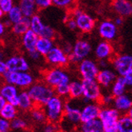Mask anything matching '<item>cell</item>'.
Listing matches in <instances>:
<instances>
[{"label": "cell", "mask_w": 132, "mask_h": 132, "mask_svg": "<svg viewBox=\"0 0 132 132\" xmlns=\"http://www.w3.org/2000/svg\"><path fill=\"white\" fill-rule=\"evenodd\" d=\"M35 105L44 106L49 99L55 95L54 89L44 82L33 83L28 89Z\"/></svg>", "instance_id": "obj_1"}, {"label": "cell", "mask_w": 132, "mask_h": 132, "mask_svg": "<svg viewBox=\"0 0 132 132\" xmlns=\"http://www.w3.org/2000/svg\"><path fill=\"white\" fill-rule=\"evenodd\" d=\"M64 104L63 97L55 94L44 105L48 122L57 124L61 122L64 117Z\"/></svg>", "instance_id": "obj_2"}, {"label": "cell", "mask_w": 132, "mask_h": 132, "mask_svg": "<svg viewBox=\"0 0 132 132\" xmlns=\"http://www.w3.org/2000/svg\"><path fill=\"white\" fill-rule=\"evenodd\" d=\"M121 113L115 107L102 108L99 118L101 119L104 132H118V123Z\"/></svg>", "instance_id": "obj_3"}, {"label": "cell", "mask_w": 132, "mask_h": 132, "mask_svg": "<svg viewBox=\"0 0 132 132\" xmlns=\"http://www.w3.org/2000/svg\"><path fill=\"white\" fill-rule=\"evenodd\" d=\"M6 83L15 85L18 88H29L34 82L33 77L27 72L6 71L2 75Z\"/></svg>", "instance_id": "obj_4"}, {"label": "cell", "mask_w": 132, "mask_h": 132, "mask_svg": "<svg viewBox=\"0 0 132 132\" xmlns=\"http://www.w3.org/2000/svg\"><path fill=\"white\" fill-rule=\"evenodd\" d=\"M83 97L86 102H100L102 94L101 85L96 79L94 80H82Z\"/></svg>", "instance_id": "obj_5"}, {"label": "cell", "mask_w": 132, "mask_h": 132, "mask_svg": "<svg viewBox=\"0 0 132 132\" xmlns=\"http://www.w3.org/2000/svg\"><path fill=\"white\" fill-rule=\"evenodd\" d=\"M44 81L52 88L62 84H69L70 78L68 73L61 68H53L47 70L44 74Z\"/></svg>", "instance_id": "obj_6"}, {"label": "cell", "mask_w": 132, "mask_h": 132, "mask_svg": "<svg viewBox=\"0 0 132 132\" xmlns=\"http://www.w3.org/2000/svg\"><path fill=\"white\" fill-rule=\"evenodd\" d=\"M91 49V45L87 40L79 39L76 41L73 44L72 52L69 55V63L79 64L89 55Z\"/></svg>", "instance_id": "obj_7"}, {"label": "cell", "mask_w": 132, "mask_h": 132, "mask_svg": "<svg viewBox=\"0 0 132 132\" xmlns=\"http://www.w3.org/2000/svg\"><path fill=\"white\" fill-rule=\"evenodd\" d=\"M73 16L77 21V29L83 33H89L94 30L96 25L95 19L85 12L80 9H76L72 12Z\"/></svg>", "instance_id": "obj_8"}, {"label": "cell", "mask_w": 132, "mask_h": 132, "mask_svg": "<svg viewBox=\"0 0 132 132\" xmlns=\"http://www.w3.org/2000/svg\"><path fill=\"white\" fill-rule=\"evenodd\" d=\"M30 29L35 31L39 37H47L53 39L55 31L50 26L46 25L38 15H34L30 18Z\"/></svg>", "instance_id": "obj_9"}, {"label": "cell", "mask_w": 132, "mask_h": 132, "mask_svg": "<svg viewBox=\"0 0 132 132\" xmlns=\"http://www.w3.org/2000/svg\"><path fill=\"white\" fill-rule=\"evenodd\" d=\"M47 62L56 67H63L69 63V55L62 49V48L54 46L51 51L45 56Z\"/></svg>", "instance_id": "obj_10"}, {"label": "cell", "mask_w": 132, "mask_h": 132, "mask_svg": "<svg viewBox=\"0 0 132 132\" xmlns=\"http://www.w3.org/2000/svg\"><path fill=\"white\" fill-rule=\"evenodd\" d=\"M78 69L83 80H94L99 72L98 66L90 59H84L78 64Z\"/></svg>", "instance_id": "obj_11"}, {"label": "cell", "mask_w": 132, "mask_h": 132, "mask_svg": "<svg viewBox=\"0 0 132 132\" xmlns=\"http://www.w3.org/2000/svg\"><path fill=\"white\" fill-rule=\"evenodd\" d=\"M81 109L66 102L64 104V112L63 119L72 127H78L81 123Z\"/></svg>", "instance_id": "obj_12"}, {"label": "cell", "mask_w": 132, "mask_h": 132, "mask_svg": "<svg viewBox=\"0 0 132 132\" xmlns=\"http://www.w3.org/2000/svg\"><path fill=\"white\" fill-rule=\"evenodd\" d=\"M113 67L118 76L124 77L127 72L132 68V56L124 54L114 58Z\"/></svg>", "instance_id": "obj_13"}, {"label": "cell", "mask_w": 132, "mask_h": 132, "mask_svg": "<svg viewBox=\"0 0 132 132\" xmlns=\"http://www.w3.org/2000/svg\"><path fill=\"white\" fill-rule=\"evenodd\" d=\"M118 26L114 21L104 20L100 23L98 27V33L103 39L107 41H112L117 36Z\"/></svg>", "instance_id": "obj_14"}, {"label": "cell", "mask_w": 132, "mask_h": 132, "mask_svg": "<svg viewBox=\"0 0 132 132\" xmlns=\"http://www.w3.org/2000/svg\"><path fill=\"white\" fill-rule=\"evenodd\" d=\"M8 70L11 72H28L29 64L22 56H13L6 61Z\"/></svg>", "instance_id": "obj_15"}, {"label": "cell", "mask_w": 132, "mask_h": 132, "mask_svg": "<svg viewBox=\"0 0 132 132\" xmlns=\"http://www.w3.org/2000/svg\"><path fill=\"white\" fill-rule=\"evenodd\" d=\"M101 106L97 102H88L87 105L81 109V122H87L94 118H99L101 112Z\"/></svg>", "instance_id": "obj_16"}, {"label": "cell", "mask_w": 132, "mask_h": 132, "mask_svg": "<svg viewBox=\"0 0 132 132\" xmlns=\"http://www.w3.org/2000/svg\"><path fill=\"white\" fill-rule=\"evenodd\" d=\"M18 87L15 85L6 83L4 85H3L1 89H0V95L3 96L6 99L9 103H11L12 105H15L18 107Z\"/></svg>", "instance_id": "obj_17"}, {"label": "cell", "mask_w": 132, "mask_h": 132, "mask_svg": "<svg viewBox=\"0 0 132 132\" xmlns=\"http://www.w3.org/2000/svg\"><path fill=\"white\" fill-rule=\"evenodd\" d=\"M112 8L118 15L123 18L132 15V3L130 0H113Z\"/></svg>", "instance_id": "obj_18"}, {"label": "cell", "mask_w": 132, "mask_h": 132, "mask_svg": "<svg viewBox=\"0 0 132 132\" xmlns=\"http://www.w3.org/2000/svg\"><path fill=\"white\" fill-rule=\"evenodd\" d=\"M117 77H118L116 72H114L113 70L105 68L99 71L96 80L100 84L102 87L107 88L112 85V84L114 82Z\"/></svg>", "instance_id": "obj_19"}, {"label": "cell", "mask_w": 132, "mask_h": 132, "mask_svg": "<svg viewBox=\"0 0 132 132\" xmlns=\"http://www.w3.org/2000/svg\"><path fill=\"white\" fill-rule=\"evenodd\" d=\"M114 49L110 41H102L96 46L94 53L98 60H108L113 54Z\"/></svg>", "instance_id": "obj_20"}, {"label": "cell", "mask_w": 132, "mask_h": 132, "mask_svg": "<svg viewBox=\"0 0 132 132\" xmlns=\"http://www.w3.org/2000/svg\"><path fill=\"white\" fill-rule=\"evenodd\" d=\"M39 37V36L35 31H33L31 29H29L22 36V44L23 48L28 52L36 50Z\"/></svg>", "instance_id": "obj_21"}, {"label": "cell", "mask_w": 132, "mask_h": 132, "mask_svg": "<svg viewBox=\"0 0 132 132\" xmlns=\"http://www.w3.org/2000/svg\"><path fill=\"white\" fill-rule=\"evenodd\" d=\"M114 106L120 113H127L132 106V99L130 96L124 94L122 95L114 97Z\"/></svg>", "instance_id": "obj_22"}, {"label": "cell", "mask_w": 132, "mask_h": 132, "mask_svg": "<svg viewBox=\"0 0 132 132\" xmlns=\"http://www.w3.org/2000/svg\"><path fill=\"white\" fill-rule=\"evenodd\" d=\"M79 129L82 132H104L103 124L99 118L81 122L79 125Z\"/></svg>", "instance_id": "obj_23"}, {"label": "cell", "mask_w": 132, "mask_h": 132, "mask_svg": "<svg viewBox=\"0 0 132 132\" xmlns=\"http://www.w3.org/2000/svg\"><path fill=\"white\" fill-rule=\"evenodd\" d=\"M18 5L20 7L23 15L28 18L34 15L38 9L35 0H19Z\"/></svg>", "instance_id": "obj_24"}, {"label": "cell", "mask_w": 132, "mask_h": 132, "mask_svg": "<svg viewBox=\"0 0 132 132\" xmlns=\"http://www.w3.org/2000/svg\"><path fill=\"white\" fill-rule=\"evenodd\" d=\"M18 107L23 110H31L35 103L28 91H22L18 96Z\"/></svg>", "instance_id": "obj_25"}, {"label": "cell", "mask_w": 132, "mask_h": 132, "mask_svg": "<svg viewBox=\"0 0 132 132\" xmlns=\"http://www.w3.org/2000/svg\"><path fill=\"white\" fill-rule=\"evenodd\" d=\"M53 47H54V44L52 39L47 38V37H39L36 49L42 56H45Z\"/></svg>", "instance_id": "obj_26"}, {"label": "cell", "mask_w": 132, "mask_h": 132, "mask_svg": "<svg viewBox=\"0 0 132 132\" xmlns=\"http://www.w3.org/2000/svg\"><path fill=\"white\" fill-rule=\"evenodd\" d=\"M29 29H30V18L25 16L21 20H19L15 23H13L11 26L12 32L15 35L19 36H22Z\"/></svg>", "instance_id": "obj_27"}, {"label": "cell", "mask_w": 132, "mask_h": 132, "mask_svg": "<svg viewBox=\"0 0 132 132\" xmlns=\"http://www.w3.org/2000/svg\"><path fill=\"white\" fill-rule=\"evenodd\" d=\"M127 85L126 84V81L124 80V77L122 76H118L114 82L112 84L111 87V94L114 97L120 96L125 94L127 89Z\"/></svg>", "instance_id": "obj_28"}, {"label": "cell", "mask_w": 132, "mask_h": 132, "mask_svg": "<svg viewBox=\"0 0 132 132\" xmlns=\"http://www.w3.org/2000/svg\"><path fill=\"white\" fill-rule=\"evenodd\" d=\"M18 110L17 106L12 105L11 103L7 102L3 108L0 109V116L3 118L11 121L17 117Z\"/></svg>", "instance_id": "obj_29"}, {"label": "cell", "mask_w": 132, "mask_h": 132, "mask_svg": "<svg viewBox=\"0 0 132 132\" xmlns=\"http://www.w3.org/2000/svg\"><path fill=\"white\" fill-rule=\"evenodd\" d=\"M69 97L72 99H78L83 97L82 81H73L69 82Z\"/></svg>", "instance_id": "obj_30"}, {"label": "cell", "mask_w": 132, "mask_h": 132, "mask_svg": "<svg viewBox=\"0 0 132 132\" xmlns=\"http://www.w3.org/2000/svg\"><path fill=\"white\" fill-rule=\"evenodd\" d=\"M31 118L33 121L37 123H43L45 121H48L44 110L38 105H35L31 110Z\"/></svg>", "instance_id": "obj_31"}, {"label": "cell", "mask_w": 132, "mask_h": 132, "mask_svg": "<svg viewBox=\"0 0 132 132\" xmlns=\"http://www.w3.org/2000/svg\"><path fill=\"white\" fill-rule=\"evenodd\" d=\"M118 132H132V118L128 114L120 117L118 123Z\"/></svg>", "instance_id": "obj_32"}, {"label": "cell", "mask_w": 132, "mask_h": 132, "mask_svg": "<svg viewBox=\"0 0 132 132\" xmlns=\"http://www.w3.org/2000/svg\"><path fill=\"white\" fill-rule=\"evenodd\" d=\"M23 17H24V15L23 14L20 7L19 6V5L14 6L9 11L7 14H6V18L9 19L12 24L19 22V20H21Z\"/></svg>", "instance_id": "obj_33"}, {"label": "cell", "mask_w": 132, "mask_h": 132, "mask_svg": "<svg viewBox=\"0 0 132 132\" xmlns=\"http://www.w3.org/2000/svg\"><path fill=\"white\" fill-rule=\"evenodd\" d=\"M11 130H24L28 127V123L24 119L21 118L16 117L14 119L11 121Z\"/></svg>", "instance_id": "obj_34"}, {"label": "cell", "mask_w": 132, "mask_h": 132, "mask_svg": "<svg viewBox=\"0 0 132 132\" xmlns=\"http://www.w3.org/2000/svg\"><path fill=\"white\" fill-rule=\"evenodd\" d=\"M14 6V0H0V15H6Z\"/></svg>", "instance_id": "obj_35"}, {"label": "cell", "mask_w": 132, "mask_h": 132, "mask_svg": "<svg viewBox=\"0 0 132 132\" xmlns=\"http://www.w3.org/2000/svg\"><path fill=\"white\" fill-rule=\"evenodd\" d=\"M53 89L55 91V94L60 96L63 98H64L67 96H69V83L60 85Z\"/></svg>", "instance_id": "obj_36"}, {"label": "cell", "mask_w": 132, "mask_h": 132, "mask_svg": "<svg viewBox=\"0 0 132 132\" xmlns=\"http://www.w3.org/2000/svg\"><path fill=\"white\" fill-rule=\"evenodd\" d=\"M72 3L73 0H52V5L60 8H67Z\"/></svg>", "instance_id": "obj_37"}, {"label": "cell", "mask_w": 132, "mask_h": 132, "mask_svg": "<svg viewBox=\"0 0 132 132\" xmlns=\"http://www.w3.org/2000/svg\"><path fill=\"white\" fill-rule=\"evenodd\" d=\"M11 130V121L1 118V119H0V132H8Z\"/></svg>", "instance_id": "obj_38"}, {"label": "cell", "mask_w": 132, "mask_h": 132, "mask_svg": "<svg viewBox=\"0 0 132 132\" xmlns=\"http://www.w3.org/2000/svg\"><path fill=\"white\" fill-rule=\"evenodd\" d=\"M66 23V26L67 28L71 30V31H75L77 29V21L73 16L72 17H67L65 20Z\"/></svg>", "instance_id": "obj_39"}, {"label": "cell", "mask_w": 132, "mask_h": 132, "mask_svg": "<svg viewBox=\"0 0 132 132\" xmlns=\"http://www.w3.org/2000/svg\"><path fill=\"white\" fill-rule=\"evenodd\" d=\"M38 9H46L52 5V0H35Z\"/></svg>", "instance_id": "obj_40"}, {"label": "cell", "mask_w": 132, "mask_h": 132, "mask_svg": "<svg viewBox=\"0 0 132 132\" xmlns=\"http://www.w3.org/2000/svg\"><path fill=\"white\" fill-rule=\"evenodd\" d=\"M114 96L113 94H105V95H102L101 97L100 102L105 105H109L112 103H114Z\"/></svg>", "instance_id": "obj_41"}, {"label": "cell", "mask_w": 132, "mask_h": 132, "mask_svg": "<svg viewBox=\"0 0 132 132\" xmlns=\"http://www.w3.org/2000/svg\"><path fill=\"white\" fill-rule=\"evenodd\" d=\"M57 130V127H56V124L55 123H52V122H48L47 124L45 125V127H44L43 130L44 132H54Z\"/></svg>", "instance_id": "obj_42"}, {"label": "cell", "mask_w": 132, "mask_h": 132, "mask_svg": "<svg viewBox=\"0 0 132 132\" xmlns=\"http://www.w3.org/2000/svg\"><path fill=\"white\" fill-rule=\"evenodd\" d=\"M123 77L127 86H132V68L127 72Z\"/></svg>", "instance_id": "obj_43"}, {"label": "cell", "mask_w": 132, "mask_h": 132, "mask_svg": "<svg viewBox=\"0 0 132 132\" xmlns=\"http://www.w3.org/2000/svg\"><path fill=\"white\" fill-rule=\"evenodd\" d=\"M28 56H29V57L31 59V60H33V61H38L42 55L36 49V50L32 51V52H28Z\"/></svg>", "instance_id": "obj_44"}, {"label": "cell", "mask_w": 132, "mask_h": 132, "mask_svg": "<svg viewBox=\"0 0 132 132\" xmlns=\"http://www.w3.org/2000/svg\"><path fill=\"white\" fill-rule=\"evenodd\" d=\"M72 48H73V45H72L71 44L66 42V43L63 45L62 49H63L68 55H69V54L71 53V52H72Z\"/></svg>", "instance_id": "obj_45"}, {"label": "cell", "mask_w": 132, "mask_h": 132, "mask_svg": "<svg viewBox=\"0 0 132 132\" xmlns=\"http://www.w3.org/2000/svg\"><path fill=\"white\" fill-rule=\"evenodd\" d=\"M6 71H8V69L6 61H0V73H1V75L5 73Z\"/></svg>", "instance_id": "obj_46"}, {"label": "cell", "mask_w": 132, "mask_h": 132, "mask_svg": "<svg viewBox=\"0 0 132 132\" xmlns=\"http://www.w3.org/2000/svg\"><path fill=\"white\" fill-rule=\"evenodd\" d=\"M114 23L118 26V27H119V26H121L123 23V17L120 16V15H118L117 16L115 19H114Z\"/></svg>", "instance_id": "obj_47"}, {"label": "cell", "mask_w": 132, "mask_h": 132, "mask_svg": "<svg viewBox=\"0 0 132 132\" xmlns=\"http://www.w3.org/2000/svg\"><path fill=\"white\" fill-rule=\"evenodd\" d=\"M7 102H8L6 101V99L5 97H3V96L0 95V109L3 108Z\"/></svg>", "instance_id": "obj_48"}, {"label": "cell", "mask_w": 132, "mask_h": 132, "mask_svg": "<svg viewBox=\"0 0 132 132\" xmlns=\"http://www.w3.org/2000/svg\"><path fill=\"white\" fill-rule=\"evenodd\" d=\"M107 60H99V65L100 67H102V69H105L107 67Z\"/></svg>", "instance_id": "obj_49"}, {"label": "cell", "mask_w": 132, "mask_h": 132, "mask_svg": "<svg viewBox=\"0 0 132 132\" xmlns=\"http://www.w3.org/2000/svg\"><path fill=\"white\" fill-rule=\"evenodd\" d=\"M6 27L5 24L3 23H0V35H3L4 34L5 31H6Z\"/></svg>", "instance_id": "obj_50"}, {"label": "cell", "mask_w": 132, "mask_h": 132, "mask_svg": "<svg viewBox=\"0 0 132 132\" xmlns=\"http://www.w3.org/2000/svg\"><path fill=\"white\" fill-rule=\"evenodd\" d=\"M127 114H128L130 118H132V106H131V108L129 110V111L127 113Z\"/></svg>", "instance_id": "obj_51"}]
</instances>
